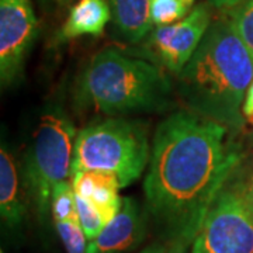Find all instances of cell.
<instances>
[{"instance_id": "cell-12", "label": "cell", "mask_w": 253, "mask_h": 253, "mask_svg": "<svg viewBox=\"0 0 253 253\" xmlns=\"http://www.w3.org/2000/svg\"><path fill=\"white\" fill-rule=\"evenodd\" d=\"M26 208L20 194L16 161L9 149L1 144L0 149V214L9 228H18L23 222Z\"/></svg>"}, {"instance_id": "cell-18", "label": "cell", "mask_w": 253, "mask_h": 253, "mask_svg": "<svg viewBox=\"0 0 253 253\" xmlns=\"http://www.w3.org/2000/svg\"><path fill=\"white\" fill-rule=\"evenodd\" d=\"M56 231L68 253H86L84 232L79 222H55Z\"/></svg>"}, {"instance_id": "cell-22", "label": "cell", "mask_w": 253, "mask_h": 253, "mask_svg": "<svg viewBox=\"0 0 253 253\" xmlns=\"http://www.w3.org/2000/svg\"><path fill=\"white\" fill-rule=\"evenodd\" d=\"M166 251H168V246L165 244H154L145 248L141 253H166Z\"/></svg>"}, {"instance_id": "cell-13", "label": "cell", "mask_w": 253, "mask_h": 253, "mask_svg": "<svg viewBox=\"0 0 253 253\" xmlns=\"http://www.w3.org/2000/svg\"><path fill=\"white\" fill-rule=\"evenodd\" d=\"M114 26L128 42H139L152 26L151 0H110Z\"/></svg>"}, {"instance_id": "cell-2", "label": "cell", "mask_w": 253, "mask_h": 253, "mask_svg": "<svg viewBox=\"0 0 253 253\" xmlns=\"http://www.w3.org/2000/svg\"><path fill=\"white\" fill-rule=\"evenodd\" d=\"M253 82V58L232 18L214 21L179 75V93L190 111L229 129L244 126L245 96Z\"/></svg>"}, {"instance_id": "cell-21", "label": "cell", "mask_w": 253, "mask_h": 253, "mask_svg": "<svg viewBox=\"0 0 253 253\" xmlns=\"http://www.w3.org/2000/svg\"><path fill=\"white\" fill-rule=\"evenodd\" d=\"M215 7H219V9H231L236 4H239L241 1L244 0H210Z\"/></svg>"}, {"instance_id": "cell-1", "label": "cell", "mask_w": 253, "mask_h": 253, "mask_svg": "<svg viewBox=\"0 0 253 253\" xmlns=\"http://www.w3.org/2000/svg\"><path fill=\"white\" fill-rule=\"evenodd\" d=\"M228 131L190 110L170 114L155 131L145 203L170 252L193 244L218 191L242 163Z\"/></svg>"}, {"instance_id": "cell-11", "label": "cell", "mask_w": 253, "mask_h": 253, "mask_svg": "<svg viewBox=\"0 0 253 253\" xmlns=\"http://www.w3.org/2000/svg\"><path fill=\"white\" fill-rule=\"evenodd\" d=\"M111 17L109 0H79L69 10L56 40L65 42L83 36H101Z\"/></svg>"}, {"instance_id": "cell-3", "label": "cell", "mask_w": 253, "mask_h": 253, "mask_svg": "<svg viewBox=\"0 0 253 253\" xmlns=\"http://www.w3.org/2000/svg\"><path fill=\"white\" fill-rule=\"evenodd\" d=\"M172 86L159 65L114 49H104L82 71L75 100L83 110L103 116L161 111L170 97Z\"/></svg>"}, {"instance_id": "cell-23", "label": "cell", "mask_w": 253, "mask_h": 253, "mask_svg": "<svg viewBox=\"0 0 253 253\" xmlns=\"http://www.w3.org/2000/svg\"><path fill=\"white\" fill-rule=\"evenodd\" d=\"M0 253H4V251H3V249H1V251H0Z\"/></svg>"}, {"instance_id": "cell-8", "label": "cell", "mask_w": 253, "mask_h": 253, "mask_svg": "<svg viewBox=\"0 0 253 253\" xmlns=\"http://www.w3.org/2000/svg\"><path fill=\"white\" fill-rule=\"evenodd\" d=\"M210 26V9L201 3L180 21L156 27L148 40V54L161 68L179 76L197 51Z\"/></svg>"}, {"instance_id": "cell-6", "label": "cell", "mask_w": 253, "mask_h": 253, "mask_svg": "<svg viewBox=\"0 0 253 253\" xmlns=\"http://www.w3.org/2000/svg\"><path fill=\"white\" fill-rule=\"evenodd\" d=\"M191 253H253V214L235 172L212 201Z\"/></svg>"}, {"instance_id": "cell-4", "label": "cell", "mask_w": 253, "mask_h": 253, "mask_svg": "<svg viewBox=\"0 0 253 253\" xmlns=\"http://www.w3.org/2000/svg\"><path fill=\"white\" fill-rule=\"evenodd\" d=\"M149 158V135L144 123L104 118L76 135L72 174L82 170L114 173L124 189L141 177Z\"/></svg>"}, {"instance_id": "cell-16", "label": "cell", "mask_w": 253, "mask_h": 253, "mask_svg": "<svg viewBox=\"0 0 253 253\" xmlns=\"http://www.w3.org/2000/svg\"><path fill=\"white\" fill-rule=\"evenodd\" d=\"M76 208H78V215H79V224L84 235L90 242L94 241L106 225L99 210L94 207L89 200L83 199L78 194H76Z\"/></svg>"}, {"instance_id": "cell-20", "label": "cell", "mask_w": 253, "mask_h": 253, "mask_svg": "<svg viewBox=\"0 0 253 253\" xmlns=\"http://www.w3.org/2000/svg\"><path fill=\"white\" fill-rule=\"evenodd\" d=\"M242 113H244L245 120L253 126V82L251 83L248 91H246L244 106H242Z\"/></svg>"}, {"instance_id": "cell-5", "label": "cell", "mask_w": 253, "mask_h": 253, "mask_svg": "<svg viewBox=\"0 0 253 253\" xmlns=\"http://www.w3.org/2000/svg\"><path fill=\"white\" fill-rule=\"evenodd\" d=\"M75 141V126L63 110H49L40 118L26 155L23 180L41 221L49 212L55 186L72 174Z\"/></svg>"}, {"instance_id": "cell-15", "label": "cell", "mask_w": 253, "mask_h": 253, "mask_svg": "<svg viewBox=\"0 0 253 253\" xmlns=\"http://www.w3.org/2000/svg\"><path fill=\"white\" fill-rule=\"evenodd\" d=\"M196 0H151V20L156 27L169 26L187 17Z\"/></svg>"}, {"instance_id": "cell-9", "label": "cell", "mask_w": 253, "mask_h": 253, "mask_svg": "<svg viewBox=\"0 0 253 253\" xmlns=\"http://www.w3.org/2000/svg\"><path fill=\"white\" fill-rule=\"evenodd\" d=\"M146 217L148 212L141 210L135 199L124 197L116 217L91 241L86 253H124L134 249L146 235Z\"/></svg>"}, {"instance_id": "cell-10", "label": "cell", "mask_w": 253, "mask_h": 253, "mask_svg": "<svg viewBox=\"0 0 253 253\" xmlns=\"http://www.w3.org/2000/svg\"><path fill=\"white\" fill-rule=\"evenodd\" d=\"M73 189L78 196L89 200L99 210L106 224L116 217L123 199L118 196L121 184L114 173L101 170H82L71 176Z\"/></svg>"}, {"instance_id": "cell-19", "label": "cell", "mask_w": 253, "mask_h": 253, "mask_svg": "<svg viewBox=\"0 0 253 253\" xmlns=\"http://www.w3.org/2000/svg\"><path fill=\"white\" fill-rule=\"evenodd\" d=\"M235 176L239 181L241 189H242L245 200H246V203H248V206H249L253 214V166L251 169H248L245 174H241L239 166H238V169L235 170Z\"/></svg>"}, {"instance_id": "cell-17", "label": "cell", "mask_w": 253, "mask_h": 253, "mask_svg": "<svg viewBox=\"0 0 253 253\" xmlns=\"http://www.w3.org/2000/svg\"><path fill=\"white\" fill-rule=\"evenodd\" d=\"M232 21L238 36L253 58V0H246L244 6L236 10L232 14Z\"/></svg>"}, {"instance_id": "cell-24", "label": "cell", "mask_w": 253, "mask_h": 253, "mask_svg": "<svg viewBox=\"0 0 253 253\" xmlns=\"http://www.w3.org/2000/svg\"><path fill=\"white\" fill-rule=\"evenodd\" d=\"M170 253H183V252H170Z\"/></svg>"}, {"instance_id": "cell-7", "label": "cell", "mask_w": 253, "mask_h": 253, "mask_svg": "<svg viewBox=\"0 0 253 253\" xmlns=\"http://www.w3.org/2000/svg\"><path fill=\"white\" fill-rule=\"evenodd\" d=\"M38 31L33 0H0V81L7 87L23 75Z\"/></svg>"}, {"instance_id": "cell-14", "label": "cell", "mask_w": 253, "mask_h": 253, "mask_svg": "<svg viewBox=\"0 0 253 253\" xmlns=\"http://www.w3.org/2000/svg\"><path fill=\"white\" fill-rule=\"evenodd\" d=\"M51 212L55 222H79L76 208V193L72 180L58 183L52 191Z\"/></svg>"}]
</instances>
